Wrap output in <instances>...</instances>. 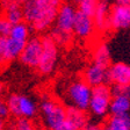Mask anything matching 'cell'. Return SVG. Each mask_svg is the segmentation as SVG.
<instances>
[{
    "mask_svg": "<svg viewBox=\"0 0 130 130\" xmlns=\"http://www.w3.org/2000/svg\"><path fill=\"white\" fill-rule=\"evenodd\" d=\"M77 8L71 3H63L58 8L55 27L65 32H72L73 23L77 15Z\"/></svg>",
    "mask_w": 130,
    "mask_h": 130,
    "instance_id": "30bf717a",
    "label": "cell"
},
{
    "mask_svg": "<svg viewBox=\"0 0 130 130\" xmlns=\"http://www.w3.org/2000/svg\"><path fill=\"white\" fill-rule=\"evenodd\" d=\"M30 30H31V27H30L26 21L19 22V23L12 26L8 37L14 38V40H19V41H24V42H27L28 38L30 37Z\"/></svg>",
    "mask_w": 130,
    "mask_h": 130,
    "instance_id": "ac0fdd59",
    "label": "cell"
},
{
    "mask_svg": "<svg viewBox=\"0 0 130 130\" xmlns=\"http://www.w3.org/2000/svg\"><path fill=\"white\" fill-rule=\"evenodd\" d=\"M42 48H43L42 37H38V36L29 37L19 57L20 62L27 68L37 69L41 55H42Z\"/></svg>",
    "mask_w": 130,
    "mask_h": 130,
    "instance_id": "52a82bcc",
    "label": "cell"
},
{
    "mask_svg": "<svg viewBox=\"0 0 130 130\" xmlns=\"http://www.w3.org/2000/svg\"><path fill=\"white\" fill-rule=\"evenodd\" d=\"M83 79L91 87L108 84V68L92 62L85 69Z\"/></svg>",
    "mask_w": 130,
    "mask_h": 130,
    "instance_id": "4fadbf2b",
    "label": "cell"
},
{
    "mask_svg": "<svg viewBox=\"0 0 130 130\" xmlns=\"http://www.w3.org/2000/svg\"><path fill=\"white\" fill-rule=\"evenodd\" d=\"M105 130H130V116L125 115H109L103 123Z\"/></svg>",
    "mask_w": 130,
    "mask_h": 130,
    "instance_id": "2e32d148",
    "label": "cell"
},
{
    "mask_svg": "<svg viewBox=\"0 0 130 130\" xmlns=\"http://www.w3.org/2000/svg\"><path fill=\"white\" fill-rule=\"evenodd\" d=\"M7 43H8V50H9V54H11L13 60L19 58L24 45H26V42L24 41L14 40V38H11L7 36Z\"/></svg>",
    "mask_w": 130,
    "mask_h": 130,
    "instance_id": "7402d4cb",
    "label": "cell"
},
{
    "mask_svg": "<svg viewBox=\"0 0 130 130\" xmlns=\"http://www.w3.org/2000/svg\"><path fill=\"white\" fill-rule=\"evenodd\" d=\"M92 96V87L83 78L71 80L64 88V102L66 107L88 110Z\"/></svg>",
    "mask_w": 130,
    "mask_h": 130,
    "instance_id": "3957f363",
    "label": "cell"
},
{
    "mask_svg": "<svg viewBox=\"0 0 130 130\" xmlns=\"http://www.w3.org/2000/svg\"><path fill=\"white\" fill-rule=\"evenodd\" d=\"M6 128V123H5V120L0 117V130H5Z\"/></svg>",
    "mask_w": 130,
    "mask_h": 130,
    "instance_id": "f546056e",
    "label": "cell"
},
{
    "mask_svg": "<svg viewBox=\"0 0 130 130\" xmlns=\"http://www.w3.org/2000/svg\"><path fill=\"white\" fill-rule=\"evenodd\" d=\"M38 111L46 130H55L66 122V106L48 93L41 95Z\"/></svg>",
    "mask_w": 130,
    "mask_h": 130,
    "instance_id": "7a4b0ae2",
    "label": "cell"
},
{
    "mask_svg": "<svg viewBox=\"0 0 130 130\" xmlns=\"http://www.w3.org/2000/svg\"><path fill=\"white\" fill-rule=\"evenodd\" d=\"M98 0H83L81 3L78 4V12L83 14H86L88 16H92L94 15V12L96 9V6H98Z\"/></svg>",
    "mask_w": 130,
    "mask_h": 130,
    "instance_id": "603a6c76",
    "label": "cell"
},
{
    "mask_svg": "<svg viewBox=\"0 0 130 130\" xmlns=\"http://www.w3.org/2000/svg\"><path fill=\"white\" fill-rule=\"evenodd\" d=\"M55 130H76V129H74L71 124H69L68 122H65V123H63L60 127H58L57 129H55Z\"/></svg>",
    "mask_w": 130,
    "mask_h": 130,
    "instance_id": "f1b7e54d",
    "label": "cell"
},
{
    "mask_svg": "<svg viewBox=\"0 0 130 130\" xmlns=\"http://www.w3.org/2000/svg\"><path fill=\"white\" fill-rule=\"evenodd\" d=\"M111 86L109 84H103L92 87V96L89 101L88 110L93 117L98 120H103L110 115V101H111Z\"/></svg>",
    "mask_w": 130,
    "mask_h": 130,
    "instance_id": "277c9868",
    "label": "cell"
},
{
    "mask_svg": "<svg viewBox=\"0 0 130 130\" xmlns=\"http://www.w3.org/2000/svg\"><path fill=\"white\" fill-rule=\"evenodd\" d=\"M11 28H12V24L5 18V15L4 14L0 15V36H6L7 37L9 35Z\"/></svg>",
    "mask_w": 130,
    "mask_h": 130,
    "instance_id": "d4e9b609",
    "label": "cell"
},
{
    "mask_svg": "<svg viewBox=\"0 0 130 130\" xmlns=\"http://www.w3.org/2000/svg\"><path fill=\"white\" fill-rule=\"evenodd\" d=\"M44 1H48V3H54V4H57V5H62L64 0H44Z\"/></svg>",
    "mask_w": 130,
    "mask_h": 130,
    "instance_id": "4dcf8cb0",
    "label": "cell"
},
{
    "mask_svg": "<svg viewBox=\"0 0 130 130\" xmlns=\"http://www.w3.org/2000/svg\"><path fill=\"white\" fill-rule=\"evenodd\" d=\"M84 130H103V125L101 123H91V122H88V124L85 127Z\"/></svg>",
    "mask_w": 130,
    "mask_h": 130,
    "instance_id": "83f0119b",
    "label": "cell"
},
{
    "mask_svg": "<svg viewBox=\"0 0 130 130\" xmlns=\"http://www.w3.org/2000/svg\"><path fill=\"white\" fill-rule=\"evenodd\" d=\"M24 0H0V6L3 8V11H6L8 8L18 7V6L23 5Z\"/></svg>",
    "mask_w": 130,
    "mask_h": 130,
    "instance_id": "484cf974",
    "label": "cell"
},
{
    "mask_svg": "<svg viewBox=\"0 0 130 130\" xmlns=\"http://www.w3.org/2000/svg\"><path fill=\"white\" fill-rule=\"evenodd\" d=\"M4 15L5 18L9 21V23L13 26L19 22L24 21L23 11H22V6H18V7H12L8 8L6 11H4Z\"/></svg>",
    "mask_w": 130,
    "mask_h": 130,
    "instance_id": "d6986e66",
    "label": "cell"
},
{
    "mask_svg": "<svg viewBox=\"0 0 130 130\" xmlns=\"http://www.w3.org/2000/svg\"><path fill=\"white\" fill-rule=\"evenodd\" d=\"M108 84L113 86H130V65L123 62L109 65Z\"/></svg>",
    "mask_w": 130,
    "mask_h": 130,
    "instance_id": "8fae6325",
    "label": "cell"
},
{
    "mask_svg": "<svg viewBox=\"0 0 130 130\" xmlns=\"http://www.w3.org/2000/svg\"><path fill=\"white\" fill-rule=\"evenodd\" d=\"M93 63L99 65H102L108 68L111 64V57H110V51H109L108 45L105 42H100L93 49V55H92Z\"/></svg>",
    "mask_w": 130,
    "mask_h": 130,
    "instance_id": "e0dca14e",
    "label": "cell"
},
{
    "mask_svg": "<svg viewBox=\"0 0 130 130\" xmlns=\"http://www.w3.org/2000/svg\"><path fill=\"white\" fill-rule=\"evenodd\" d=\"M66 122L76 130H84L88 124V115L86 110H81L73 107H66Z\"/></svg>",
    "mask_w": 130,
    "mask_h": 130,
    "instance_id": "9a60e30c",
    "label": "cell"
},
{
    "mask_svg": "<svg viewBox=\"0 0 130 130\" xmlns=\"http://www.w3.org/2000/svg\"><path fill=\"white\" fill-rule=\"evenodd\" d=\"M13 60L9 50L6 36H0V68H5Z\"/></svg>",
    "mask_w": 130,
    "mask_h": 130,
    "instance_id": "ffe728a7",
    "label": "cell"
},
{
    "mask_svg": "<svg viewBox=\"0 0 130 130\" xmlns=\"http://www.w3.org/2000/svg\"><path fill=\"white\" fill-rule=\"evenodd\" d=\"M4 85L1 84V83H0V98H1V95H3V93H4Z\"/></svg>",
    "mask_w": 130,
    "mask_h": 130,
    "instance_id": "d6a6232c",
    "label": "cell"
},
{
    "mask_svg": "<svg viewBox=\"0 0 130 130\" xmlns=\"http://www.w3.org/2000/svg\"><path fill=\"white\" fill-rule=\"evenodd\" d=\"M60 5L44 0H24L22 5L24 21L37 32H44L55 24Z\"/></svg>",
    "mask_w": 130,
    "mask_h": 130,
    "instance_id": "6da1fadb",
    "label": "cell"
},
{
    "mask_svg": "<svg viewBox=\"0 0 130 130\" xmlns=\"http://www.w3.org/2000/svg\"><path fill=\"white\" fill-rule=\"evenodd\" d=\"M110 115H125L130 110V86H111Z\"/></svg>",
    "mask_w": 130,
    "mask_h": 130,
    "instance_id": "ba28073f",
    "label": "cell"
},
{
    "mask_svg": "<svg viewBox=\"0 0 130 130\" xmlns=\"http://www.w3.org/2000/svg\"><path fill=\"white\" fill-rule=\"evenodd\" d=\"M83 0H69V3H71V4H73V5H78L79 3H81Z\"/></svg>",
    "mask_w": 130,
    "mask_h": 130,
    "instance_id": "1f68e13d",
    "label": "cell"
},
{
    "mask_svg": "<svg viewBox=\"0 0 130 130\" xmlns=\"http://www.w3.org/2000/svg\"><path fill=\"white\" fill-rule=\"evenodd\" d=\"M42 55L40 58V63L37 65V72L42 76H50L55 71L58 63L59 49L58 44L54 41L50 35H45L42 37Z\"/></svg>",
    "mask_w": 130,
    "mask_h": 130,
    "instance_id": "8992f818",
    "label": "cell"
},
{
    "mask_svg": "<svg viewBox=\"0 0 130 130\" xmlns=\"http://www.w3.org/2000/svg\"><path fill=\"white\" fill-rule=\"evenodd\" d=\"M11 114H9V109H8V105L6 102V100L0 98V117L1 119H7Z\"/></svg>",
    "mask_w": 130,
    "mask_h": 130,
    "instance_id": "4316f807",
    "label": "cell"
},
{
    "mask_svg": "<svg viewBox=\"0 0 130 130\" xmlns=\"http://www.w3.org/2000/svg\"><path fill=\"white\" fill-rule=\"evenodd\" d=\"M12 130H38V128L32 123L31 120L16 119L12 124Z\"/></svg>",
    "mask_w": 130,
    "mask_h": 130,
    "instance_id": "cb8c5ba5",
    "label": "cell"
},
{
    "mask_svg": "<svg viewBox=\"0 0 130 130\" xmlns=\"http://www.w3.org/2000/svg\"><path fill=\"white\" fill-rule=\"evenodd\" d=\"M109 27L113 30L130 28V3H115L109 9Z\"/></svg>",
    "mask_w": 130,
    "mask_h": 130,
    "instance_id": "9c48e42d",
    "label": "cell"
},
{
    "mask_svg": "<svg viewBox=\"0 0 130 130\" xmlns=\"http://www.w3.org/2000/svg\"><path fill=\"white\" fill-rule=\"evenodd\" d=\"M49 35L51 36L54 38V41L56 42L58 45H66L71 42L72 40V36L73 34L72 32H65V31H62V30L57 29L56 27H54L50 31Z\"/></svg>",
    "mask_w": 130,
    "mask_h": 130,
    "instance_id": "44dd1931",
    "label": "cell"
},
{
    "mask_svg": "<svg viewBox=\"0 0 130 130\" xmlns=\"http://www.w3.org/2000/svg\"><path fill=\"white\" fill-rule=\"evenodd\" d=\"M6 102L8 105L9 114L15 119L31 120L37 115L38 106L28 95L13 93L7 96Z\"/></svg>",
    "mask_w": 130,
    "mask_h": 130,
    "instance_id": "5b68a950",
    "label": "cell"
},
{
    "mask_svg": "<svg viewBox=\"0 0 130 130\" xmlns=\"http://www.w3.org/2000/svg\"><path fill=\"white\" fill-rule=\"evenodd\" d=\"M109 9H110V6L108 3H106V1L98 3L96 9L93 15V21H94L95 30L100 34L110 29L109 27Z\"/></svg>",
    "mask_w": 130,
    "mask_h": 130,
    "instance_id": "5bb4252c",
    "label": "cell"
},
{
    "mask_svg": "<svg viewBox=\"0 0 130 130\" xmlns=\"http://www.w3.org/2000/svg\"><path fill=\"white\" fill-rule=\"evenodd\" d=\"M98 1H106V3H108L109 0H98Z\"/></svg>",
    "mask_w": 130,
    "mask_h": 130,
    "instance_id": "e575fe53",
    "label": "cell"
},
{
    "mask_svg": "<svg viewBox=\"0 0 130 130\" xmlns=\"http://www.w3.org/2000/svg\"><path fill=\"white\" fill-rule=\"evenodd\" d=\"M95 31L96 30H95L94 21H93L92 16H88L86 14L80 13V12H77L72 29L73 35L80 38V40H88L94 35Z\"/></svg>",
    "mask_w": 130,
    "mask_h": 130,
    "instance_id": "7c38bea8",
    "label": "cell"
},
{
    "mask_svg": "<svg viewBox=\"0 0 130 130\" xmlns=\"http://www.w3.org/2000/svg\"><path fill=\"white\" fill-rule=\"evenodd\" d=\"M115 3H122V4H127V3H130V0H115Z\"/></svg>",
    "mask_w": 130,
    "mask_h": 130,
    "instance_id": "836d02e7",
    "label": "cell"
}]
</instances>
